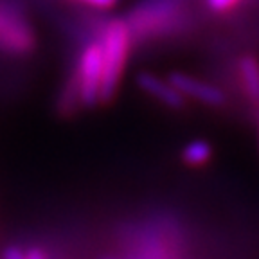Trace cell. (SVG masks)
Returning <instances> with one entry per match:
<instances>
[{"label":"cell","mask_w":259,"mask_h":259,"mask_svg":"<svg viewBox=\"0 0 259 259\" xmlns=\"http://www.w3.org/2000/svg\"><path fill=\"white\" fill-rule=\"evenodd\" d=\"M103 77L99 103H110L115 97L124 76L130 54V25L124 20H112L105 29L101 41Z\"/></svg>","instance_id":"cell-1"},{"label":"cell","mask_w":259,"mask_h":259,"mask_svg":"<svg viewBox=\"0 0 259 259\" xmlns=\"http://www.w3.org/2000/svg\"><path fill=\"white\" fill-rule=\"evenodd\" d=\"M101 77H103V51L101 44H89L83 49L79 58L77 72L74 76L79 103L87 108L101 105L99 94H101Z\"/></svg>","instance_id":"cell-2"},{"label":"cell","mask_w":259,"mask_h":259,"mask_svg":"<svg viewBox=\"0 0 259 259\" xmlns=\"http://www.w3.org/2000/svg\"><path fill=\"white\" fill-rule=\"evenodd\" d=\"M167 79L186 99H194L207 106H220L225 103V94L209 81H203L186 72H171Z\"/></svg>","instance_id":"cell-3"},{"label":"cell","mask_w":259,"mask_h":259,"mask_svg":"<svg viewBox=\"0 0 259 259\" xmlns=\"http://www.w3.org/2000/svg\"><path fill=\"white\" fill-rule=\"evenodd\" d=\"M135 83L142 92L153 97L155 101H158L169 110H182L187 103L186 97L171 85L169 79H162L151 72H139Z\"/></svg>","instance_id":"cell-4"},{"label":"cell","mask_w":259,"mask_h":259,"mask_svg":"<svg viewBox=\"0 0 259 259\" xmlns=\"http://www.w3.org/2000/svg\"><path fill=\"white\" fill-rule=\"evenodd\" d=\"M239 76L243 90L252 101H259V60L252 54L239 58Z\"/></svg>","instance_id":"cell-5"},{"label":"cell","mask_w":259,"mask_h":259,"mask_svg":"<svg viewBox=\"0 0 259 259\" xmlns=\"http://www.w3.org/2000/svg\"><path fill=\"white\" fill-rule=\"evenodd\" d=\"M212 144L205 139H194V141L187 142L182 150V160L189 167H202L209 164L212 158Z\"/></svg>","instance_id":"cell-6"},{"label":"cell","mask_w":259,"mask_h":259,"mask_svg":"<svg viewBox=\"0 0 259 259\" xmlns=\"http://www.w3.org/2000/svg\"><path fill=\"white\" fill-rule=\"evenodd\" d=\"M205 2H207V6H209L210 11L227 13V11H231V9L238 8L243 0H205Z\"/></svg>","instance_id":"cell-7"},{"label":"cell","mask_w":259,"mask_h":259,"mask_svg":"<svg viewBox=\"0 0 259 259\" xmlns=\"http://www.w3.org/2000/svg\"><path fill=\"white\" fill-rule=\"evenodd\" d=\"M79 2H85V4L94 6V8H99V9H110L117 4L119 0H79Z\"/></svg>","instance_id":"cell-8"},{"label":"cell","mask_w":259,"mask_h":259,"mask_svg":"<svg viewBox=\"0 0 259 259\" xmlns=\"http://www.w3.org/2000/svg\"><path fill=\"white\" fill-rule=\"evenodd\" d=\"M4 259H25V252H22L16 247H9L4 252Z\"/></svg>","instance_id":"cell-9"},{"label":"cell","mask_w":259,"mask_h":259,"mask_svg":"<svg viewBox=\"0 0 259 259\" xmlns=\"http://www.w3.org/2000/svg\"><path fill=\"white\" fill-rule=\"evenodd\" d=\"M25 259H47V257H45V254H44V250H41V248L32 247V248H29V250L25 252Z\"/></svg>","instance_id":"cell-10"},{"label":"cell","mask_w":259,"mask_h":259,"mask_svg":"<svg viewBox=\"0 0 259 259\" xmlns=\"http://www.w3.org/2000/svg\"><path fill=\"white\" fill-rule=\"evenodd\" d=\"M257 151H259V122H257Z\"/></svg>","instance_id":"cell-11"}]
</instances>
